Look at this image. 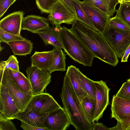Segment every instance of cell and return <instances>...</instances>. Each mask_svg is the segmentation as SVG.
<instances>
[{"mask_svg": "<svg viewBox=\"0 0 130 130\" xmlns=\"http://www.w3.org/2000/svg\"><path fill=\"white\" fill-rule=\"evenodd\" d=\"M11 119L0 117V130H17Z\"/></svg>", "mask_w": 130, "mask_h": 130, "instance_id": "cell-33", "label": "cell"}, {"mask_svg": "<svg viewBox=\"0 0 130 130\" xmlns=\"http://www.w3.org/2000/svg\"><path fill=\"white\" fill-rule=\"evenodd\" d=\"M116 95L122 98L130 99V82L127 81L123 83Z\"/></svg>", "mask_w": 130, "mask_h": 130, "instance_id": "cell-32", "label": "cell"}, {"mask_svg": "<svg viewBox=\"0 0 130 130\" xmlns=\"http://www.w3.org/2000/svg\"><path fill=\"white\" fill-rule=\"evenodd\" d=\"M33 44L30 40L25 38L24 40L10 42L7 44L11 47L14 55L26 56L31 54Z\"/></svg>", "mask_w": 130, "mask_h": 130, "instance_id": "cell-20", "label": "cell"}, {"mask_svg": "<svg viewBox=\"0 0 130 130\" xmlns=\"http://www.w3.org/2000/svg\"><path fill=\"white\" fill-rule=\"evenodd\" d=\"M77 20L75 14L61 0H58L53 6L48 16V21L57 27L62 23L72 25Z\"/></svg>", "mask_w": 130, "mask_h": 130, "instance_id": "cell-6", "label": "cell"}, {"mask_svg": "<svg viewBox=\"0 0 130 130\" xmlns=\"http://www.w3.org/2000/svg\"><path fill=\"white\" fill-rule=\"evenodd\" d=\"M111 118L120 122L130 115V99L113 95L111 102Z\"/></svg>", "mask_w": 130, "mask_h": 130, "instance_id": "cell-14", "label": "cell"}, {"mask_svg": "<svg viewBox=\"0 0 130 130\" xmlns=\"http://www.w3.org/2000/svg\"><path fill=\"white\" fill-rule=\"evenodd\" d=\"M59 27H49L34 33L38 34L40 37L45 46L51 45L54 47L63 49Z\"/></svg>", "mask_w": 130, "mask_h": 130, "instance_id": "cell-15", "label": "cell"}, {"mask_svg": "<svg viewBox=\"0 0 130 130\" xmlns=\"http://www.w3.org/2000/svg\"><path fill=\"white\" fill-rule=\"evenodd\" d=\"M20 127L24 130H48L46 128H42L34 126L21 121Z\"/></svg>", "mask_w": 130, "mask_h": 130, "instance_id": "cell-36", "label": "cell"}, {"mask_svg": "<svg viewBox=\"0 0 130 130\" xmlns=\"http://www.w3.org/2000/svg\"><path fill=\"white\" fill-rule=\"evenodd\" d=\"M80 5L93 24L96 30L102 34L110 18L106 13L95 7L87 0L80 1Z\"/></svg>", "mask_w": 130, "mask_h": 130, "instance_id": "cell-8", "label": "cell"}, {"mask_svg": "<svg viewBox=\"0 0 130 130\" xmlns=\"http://www.w3.org/2000/svg\"><path fill=\"white\" fill-rule=\"evenodd\" d=\"M5 70L10 69L16 71H19V62L17 57L14 55H11L8 60L0 62Z\"/></svg>", "mask_w": 130, "mask_h": 130, "instance_id": "cell-31", "label": "cell"}, {"mask_svg": "<svg viewBox=\"0 0 130 130\" xmlns=\"http://www.w3.org/2000/svg\"><path fill=\"white\" fill-rule=\"evenodd\" d=\"M48 114H38L34 112L31 108H27L24 111L20 112L14 119L34 126L46 128L45 122Z\"/></svg>", "mask_w": 130, "mask_h": 130, "instance_id": "cell-17", "label": "cell"}, {"mask_svg": "<svg viewBox=\"0 0 130 130\" xmlns=\"http://www.w3.org/2000/svg\"><path fill=\"white\" fill-rule=\"evenodd\" d=\"M117 54L122 59L130 44V31L117 29L108 25L102 34Z\"/></svg>", "mask_w": 130, "mask_h": 130, "instance_id": "cell-4", "label": "cell"}, {"mask_svg": "<svg viewBox=\"0 0 130 130\" xmlns=\"http://www.w3.org/2000/svg\"><path fill=\"white\" fill-rule=\"evenodd\" d=\"M48 19L34 15H28L22 19L21 30H27L32 33L50 27Z\"/></svg>", "mask_w": 130, "mask_h": 130, "instance_id": "cell-16", "label": "cell"}, {"mask_svg": "<svg viewBox=\"0 0 130 130\" xmlns=\"http://www.w3.org/2000/svg\"><path fill=\"white\" fill-rule=\"evenodd\" d=\"M114 9H115L116 5L119 3L117 0H105Z\"/></svg>", "mask_w": 130, "mask_h": 130, "instance_id": "cell-40", "label": "cell"}, {"mask_svg": "<svg viewBox=\"0 0 130 130\" xmlns=\"http://www.w3.org/2000/svg\"><path fill=\"white\" fill-rule=\"evenodd\" d=\"M102 11L107 13L111 18L113 16L116 10L105 0H87Z\"/></svg>", "mask_w": 130, "mask_h": 130, "instance_id": "cell-27", "label": "cell"}, {"mask_svg": "<svg viewBox=\"0 0 130 130\" xmlns=\"http://www.w3.org/2000/svg\"><path fill=\"white\" fill-rule=\"evenodd\" d=\"M72 1L77 20L84 23L91 28L96 30L88 16L81 6L80 1L78 0H72Z\"/></svg>", "mask_w": 130, "mask_h": 130, "instance_id": "cell-24", "label": "cell"}, {"mask_svg": "<svg viewBox=\"0 0 130 130\" xmlns=\"http://www.w3.org/2000/svg\"><path fill=\"white\" fill-rule=\"evenodd\" d=\"M45 124L48 130H65L71 123L63 108L61 107L48 113Z\"/></svg>", "mask_w": 130, "mask_h": 130, "instance_id": "cell-11", "label": "cell"}, {"mask_svg": "<svg viewBox=\"0 0 130 130\" xmlns=\"http://www.w3.org/2000/svg\"><path fill=\"white\" fill-rule=\"evenodd\" d=\"M25 39L21 36L17 35L6 31L0 29V41L7 44L8 42L19 40H24Z\"/></svg>", "mask_w": 130, "mask_h": 130, "instance_id": "cell-29", "label": "cell"}, {"mask_svg": "<svg viewBox=\"0 0 130 130\" xmlns=\"http://www.w3.org/2000/svg\"><path fill=\"white\" fill-rule=\"evenodd\" d=\"M108 25L117 29L130 31V27L117 15L109 19Z\"/></svg>", "mask_w": 130, "mask_h": 130, "instance_id": "cell-28", "label": "cell"}, {"mask_svg": "<svg viewBox=\"0 0 130 130\" xmlns=\"http://www.w3.org/2000/svg\"><path fill=\"white\" fill-rule=\"evenodd\" d=\"M58 0H35L38 8L42 13H49L53 6Z\"/></svg>", "mask_w": 130, "mask_h": 130, "instance_id": "cell-30", "label": "cell"}, {"mask_svg": "<svg viewBox=\"0 0 130 130\" xmlns=\"http://www.w3.org/2000/svg\"><path fill=\"white\" fill-rule=\"evenodd\" d=\"M96 100L87 95L81 104L85 114L89 120L93 124L96 106Z\"/></svg>", "mask_w": 130, "mask_h": 130, "instance_id": "cell-23", "label": "cell"}, {"mask_svg": "<svg viewBox=\"0 0 130 130\" xmlns=\"http://www.w3.org/2000/svg\"><path fill=\"white\" fill-rule=\"evenodd\" d=\"M61 107L51 95L43 92L33 95L27 108L41 115L49 113Z\"/></svg>", "mask_w": 130, "mask_h": 130, "instance_id": "cell-9", "label": "cell"}, {"mask_svg": "<svg viewBox=\"0 0 130 130\" xmlns=\"http://www.w3.org/2000/svg\"><path fill=\"white\" fill-rule=\"evenodd\" d=\"M70 29L95 57L113 67L119 63L117 54L102 34L77 20Z\"/></svg>", "mask_w": 130, "mask_h": 130, "instance_id": "cell-1", "label": "cell"}, {"mask_svg": "<svg viewBox=\"0 0 130 130\" xmlns=\"http://www.w3.org/2000/svg\"><path fill=\"white\" fill-rule=\"evenodd\" d=\"M0 117L12 119L20 112L7 89L0 85Z\"/></svg>", "mask_w": 130, "mask_h": 130, "instance_id": "cell-12", "label": "cell"}, {"mask_svg": "<svg viewBox=\"0 0 130 130\" xmlns=\"http://www.w3.org/2000/svg\"><path fill=\"white\" fill-rule=\"evenodd\" d=\"M92 82L95 88L96 100L93 121L97 122L102 118L104 112L109 104L110 89L103 80H92Z\"/></svg>", "mask_w": 130, "mask_h": 130, "instance_id": "cell-10", "label": "cell"}, {"mask_svg": "<svg viewBox=\"0 0 130 130\" xmlns=\"http://www.w3.org/2000/svg\"><path fill=\"white\" fill-rule=\"evenodd\" d=\"M130 54V44L126 49L124 55L121 59V62H127L128 58Z\"/></svg>", "mask_w": 130, "mask_h": 130, "instance_id": "cell-39", "label": "cell"}, {"mask_svg": "<svg viewBox=\"0 0 130 130\" xmlns=\"http://www.w3.org/2000/svg\"><path fill=\"white\" fill-rule=\"evenodd\" d=\"M79 69L73 65L67 67L66 74L69 78L75 92L81 103L87 94L83 89L79 78Z\"/></svg>", "mask_w": 130, "mask_h": 130, "instance_id": "cell-19", "label": "cell"}, {"mask_svg": "<svg viewBox=\"0 0 130 130\" xmlns=\"http://www.w3.org/2000/svg\"><path fill=\"white\" fill-rule=\"evenodd\" d=\"M76 15L72 0H61Z\"/></svg>", "mask_w": 130, "mask_h": 130, "instance_id": "cell-38", "label": "cell"}, {"mask_svg": "<svg viewBox=\"0 0 130 130\" xmlns=\"http://www.w3.org/2000/svg\"><path fill=\"white\" fill-rule=\"evenodd\" d=\"M79 79L82 86L87 95L96 100V93L95 86L91 80L79 71Z\"/></svg>", "mask_w": 130, "mask_h": 130, "instance_id": "cell-25", "label": "cell"}, {"mask_svg": "<svg viewBox=\"0 0 130 130\" xmlns=\"http://www.w3.org/2000/svg\"><path fill=\"white\" fill-rule=\"evenodd\" d=\"M93 130H110V128L107 127L103 123L98 122L93 123Z\"/></svg>", "mask_w": 130, "mask_h": 130, "instance_id": "cell-37", "label": "cell"}, {"mask_svg": "<svg viewBox=\"0 0 130 130\" xmlns=\"http://www.w3.org/2000/svg\"><path fill=\"white\" fill-rule=\"evenodd\" d=\"M63 108L71 123L76 130H93V124L87 117L82 105L71 82L65 74L60 94Z\"/></svg>", "mask_w": 130, "mask_h": 130, "instance_id": "cell-2", "label": "cell"}, {"mask_svg": "<svg viewBox=\"0 0 130 130\" xmlns=\"http://www.w3.org/2000/svg\"><path fill=\"white\" fill-rule=\"evenodd\" d=\"M53 57V50L38 52L35 51L31 57V66L48 71L52 63Z\"/></svg>", "mask_w": 130, "mask_h": 130, "instance_id": "cell-18", "label": "cell"}, {"mask_svg": "<svg viewBox=\"0 0 130 130\" xmlns=\"http://www.w3.org/2000/svg\"><path fill=\"white\" fill-rule=\"evenodd\" d=\"M1 85L8 91L20 112L24 111L32 98L33 94L21 90L11 77L8 69L4 70Z\"/></svg>", "mask_w": 130, "mask_h": 130, "instance_id": "cell-5", "label": "cell"}, {"mask_svg": "<svg viewBox=\"0 0 130 130\" xmlns=\"http://www.w3.org/2000/svg\"><path fill=\"white\" fill-rule=\"evenodd\" d=\"M116 14L130 27V2L120 3Z\"/></svg>", "mask_w": 130, "mask_h": 130, "instance_id": "cell-26", "label": "cell"}, {"mask_svg": "<svg viewBox=\"0 0 130 130\" xmlns=\"http://www.w3.org/2000/svg\"><path fill=\"white\" fill-rule=\"evenodd\" d=\"M26 71L33 95L43 93L44 90L51 82V74L47 70L31 66L27 68Z\"/></svg>", "mask_w": 130, "mask_h": 130, "instance_id": "cell-7", "label": "cell"}, {"mask_svg": "<svg viewBox=\"0 0 130 130\" xmlns=\"http://www.w3.org/2000/svg\"><path fill=\"white\" fill-rule=\"evenodd\" d=\"M119 130H130V115L120 122H117Z\"/></svg>", "mask_w": 130, "mask_h": 130, "instance_id": "cell-35", "label": "cell"}, {"mask_svg": "<svg viewBox=\"0 0 130 130\" xmlns=\"http://www.w3.org/2000/svg\"><path fill=\"white\" fill-rule=\"evenodd\" d=\"M119 3H121L125 2H130V0H117Z\"/></svg>", "mask_w": 130, "mask_h": 130, "instance_id": "cell-41", "label": "cell"}, {"mask_svg": "<svg viewBox=\"0 0 130 130\" xmlns=\"http://www.w3.org/2000/svg\"><path fill=\"white\" fill-rule=\"evenodd\" d=\"M59 28L63 49L66 54L79 64L91 66L95 57L93 53L70 29L64 26Z\"/></svg>", "mask_w": 130, "mask_h": 130, "instance_id": "cell-3", "label": "cell"}, {"mask_svg": "<svg viewBox=\"0 0 130 130\" xmlns=\"http://www.w3.org/2000/svg\"><path fill=\"white\" fill-rule=\"evenodd\" d=\"M17 0H0V18L4 14L8 8Z\"/></svg>", "mask_w": 130, "mask_h": 130, "instance_id": "cell-34", "label": "cell"}, {"mask_svg": "<svg viewBox=\"0 0 130 130\" xmlns=\"http://www.w3.org/2000/svg\"><path fill=\"white\" fill-rule=\"evenodd\" d=\"M8 69L11 77L21 90L24 92L32 93L31 87L28 78L19 71H16L10 69Z\"/></svg>", "mask_w": 130, "mask_h": 130, "instance_id": "cell-22", "label": "cell"}, {"mask_svg": "<svg viewBox=\"0 0 130 130\" xmlns=\"http://www.w3.org/2000/svg\"><path fill=\"white\" fill-rule=\"evenodd\" d=\"M24 13L21 11L9 14L0 21V29L8 32L20 36Z\"/></svg>", "mask_w": 130, "mask_h": 130, "instance_id": "cell-13", "label": "cell"}, {"mask_svg": "<svg viewBox=\"0 0 130 130\" xmlns=\"http://www.w3.org/2000/svg\"><path fill=\"white\" fill-rule=\"evenodd\" d=\"M53 57L52 64L48 70L51 74L56 71L66 70V55L61 48L53 47Z\"/></svg>", "mask_w": 130, "mask_h": 130, "instance_id": "cell-21", "label": "cell"}]
</instances>
